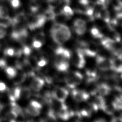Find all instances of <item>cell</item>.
I'll list each match as a JSON object with an SVG mask.
<instances>
[{
    "label": "cell",
    "mask_w": 122,
    "mask_h": 122,
    "mask_svg": "<svg viewBox=\"0 0 122 122\" xmlns=\"http://www.w3.org/2000/svg\"><path fill=\"white\" fill-rule=\"evenodd\" d=\"M50 32L53 41L59 45L64 44L71 37L70 29L63 23H55L51 28Z\"/></svg>",
    "instance_id": "6da1fadb"
},
{
    "label": "cell",
    "mask_w": 122,
    "mask_h": 122,
    "mask_svg": "<svg viewBox=\"0 0 122 122\" xmlns=\"http://www.w3.org/2000/svg\"><path fill=\"white\" fill-rule=\"evenodd\" d=\"M114 61L112 59H110L101 55L96 57V63L98 68L102 71H108L112 70Z\"/></svg>",
    "instance_id": "3957f363"
},
{
    "label": "cell",
    "mask_w": 122,
    "mask_h": 122,
    "mask_svg": "<svg viewBox=\"0 0 122 122\" xmlns=\"http://www.w3.org/2000/svg\"><path fill=\"white\" fill-rule=\"evenodd\" d=\"M111 122H122L121 117H114L111 120Z\"/></svg>",
    "instance_id": "f35d334b"
},
{
    "label": "cell",
    "mask_w": 122,
    "mask_h": 122,
    "mask_svg": "<svg viewBox=\"0 0 122 122\" xmlns=\"http://www.w3.org/2000/svg\"><path fill=\"white\" fill-rule=\"evenodd\" d=\"M83 79V75L81 72L73 71L66 75L64 81L68 88L73 89L82 82Z\"/></svg>",
    "instance_id": "7a4b0ae2"
},
{
    "label": "cell",
    "mask_w": 122,
    "mask_h": 122,
    "mask_svg": "<svg viewBox=\"0 0 122 122\" xmlns=\"http://www.w3.org/2000/svg\"><path fill=\"white\" fill-rule=\"evenodd\" d=\"M43 43V42H42L41 41L39 40L33 39V41L32 42V46L35 49H40L42 47Z\"/></svg>",
    "instance_id": "836d02e7"
},
{
    "label": "cell",
    "mask_w": 122,
    "mask_h": 122,
    "mask_svg": "<svg viewBox=\"0 0 122 122\" xmlns=\"http://www.w3.org/2000/svg\"><path fill=\"white\" fill-rule=\"evenodd\" d=\"M1 45H0V51H1Z\"/></svg>",
    "instance_id": "f6af8a7d"
},
{
    "label": "cell",
    "mask_w": 122,
    "mask_h": 122,
    "mask_svg": "<svg viewBox=\"0 0 122 122\" xmlns=\"http://www.w3.org/2000/svg\"><path fill=\"white\" fill-rule=\"evenodd\" d=\"M45 81L38 76H35L32 79L30 84V88L35 92H39L44 86Z\"/></svg>",
    "instance_id": "8fae6325"
},
{
    "label": "cell",
    "mask_w": 122,
    "mask_h": 122,
    "mask_svg": "<svg viewBox=\"0 0 122 122\" xmlns=\"http://www.w3.org/2000/svg\"><path fill=\"white\" fill-rule=\"evenodd\" d=\"M25 110L27 114L32 116H39L41 113L40 110L36 109L30 104L26 107Z\"/></svg>",
    "instance_id": "d6986e66"
},
{
    "label": "cell",
    "mask_w": 122,
    "mask_h": 122,
    "mask_svg": "<svg viewBox=\"0 0 122 122\" xmlns=\"http://www.w3.org/2000/svg\"><path fill=\"white\" fill-rule=\"evenodd\" d=\"M69 66V61L62 59H55L54 60V66L57 70L60 72L67 71Z\"/></svg>",
    "instance_id": "7c38bea8"
},
{
    "label": "cell",
    "mask_w": 122,
    "mask_h": 122,
    "mask_svg": "<svg viewBox=\"0 0 122 122\" xmlns=\"http://www.w3.org/2000/svg\"><path fill=\"white\" fill-rule=\"evenodd\" d=\"M119 3V4L120 5H122V0H117Z\"/></svg>",
    "instance_id": "7bdbcfd3"
},
{
    "label": "cell",
    "mask_w": 122,
    "mask_h": 122,
    "mask_svg": "<svg viewBox=\"0 0 122 122\" xmlns=\"http://www.w3.org/2000/svg\"><path fill=\"white\" fill-rule=\"evenodd\" d=\"M0 19L3 20L9 19L8 9L4 5H0Z\"/></svg>",
    "instance_id": "44dd1931"
},
{
    "label": "cell",
    "mask_w": 122,
    "mask_h": 122,
    "mask_svg": "<svg viewBox=\"0 0 122 122\" xmlns=\"http://www.w3.org/2000/svg\"><path fill=\"white\" fill-rule=\"evenodd\" d=\"M5 71L10 79L14 78L17 74L16 69L12 67H6L5 68Z\"/></svg>",
    "instance_id": "ffe728a7"
},
{
    "label": "cell",
    "mask_w": 122,
    "mask_h": 122,
    "mask_svg": "<svg viewBox=\"0 0 122 122\" xmlns=\"http://www.w3.org/2000/svg\"><path fill=\"white\" fill-rule=\"evenodd\" d=\"M121 79H122V74H121Z\"/></svg>",
    "instance_id": "bcb514c9"
},
{
    "label": "cell",
    "mask_w": 122,
    "mask_h": 122,
    "mask_svg": "<svg viewBox=\"0 0 122 122\" xmlns=\"http://www.w3.org/2000/svg\"><path fill=\"white\" fill-rule=\"evenodd\" d=\"M71 95L73 99L78 102L86 101L90 97V94L87 91L74 89L72 90Z\"/></svg>",
    "instance_id": "ba28073f"
},
{
    "label": "cell",
    "mask_w": 122,
    "mask_h": 122,
    "mask_svg": "<svg viewBox=\"0 0 122 122\" xmlns=\"http://www.w3.org/2000/svg\"><path fill=\"white\" fill-rule=\"evenodd\" d=\"M7 90V87L3 82L0 81V92H3Z\"/></svg>",
    "instance_id": "8d00e7d4"
},
{
    "label": "cell",
    "mask_w": 122,
    "mask_h": 122,
    "mask_svg": "<svg viewBox=\"0 0 122 122\" xmlns=\"http://www.w3.org/2000/svg\"><path fill=\"white\" fill-rule=\"evenodd\" d=\"M10 105L11 109L10 112L16 118L22 113V109L15 102H11Z\"/></svg>",
    "instance_id": "e0dca14e"
},
{
    "label": "cell",
    "mask_w": 122,
    "mask_h": 122,
    "mask_svg": "<svg viewBox=\"0 0 122 122\" xmlns=\"http://www.w3.org/2000/svg\"><path fill=\"white\" fill-rule=\"evenodd\" d=\"M111 105L115 111H122V99L120 97H115Z\"/></svg>",
    "instance_id": "ac0fdd59"
},
{
    "label": "cell",
    "mask_w": 122,
    "mask_h": 122,
    "mask_svg": "<svg viewBox=\"0 0 122 122\" xmlns=\"http://www.w3.org/2000/svg\"><path fill=\"white\" fill-rule=\"evenodd\" d=\"M30 105L33 106V107L38 109L39 110H41L42 108V105L41 103L39 102L35 101V100H32L30 102Z\"/></svg>",
    "instance_id": "d6a6232c"
},
{
    "label": "cell",
    "mask_w": 122,
    "mask_h": 122,
    "mask_svg": "<svg viewBox=\"0 0 122 122\" xmlns=\"http://www.w3.org/2000/svg\"><path fill=\"white\" fill-rule=\"evenodd\" d=\"M14 29L11 33V37L15 41L22 42L28 37V33L26 28L21 27L18 24L13 26Z\"/></svg>",
    "instance_id": "277c9868"
},
{
    "label": "cell",
    "mask_w": 122,
    "mask_h": 122,
    "mask_svg": "<svg viewBox=\"0 0 122 122\" xmlns=\"http://www.w3.org/2000/svg\"><path fill=\"white\" fill-rule=\"evenodd\" d=\"M46 20L43 14H39L32 18L28 22V27L31 30H34L43 26Z\"/></svg>",
    "instance_id": "52a82bcc"
},
{
    "label": "cell",
    "mask_w": 122,
    "mask_h": 122,
    "mask_svg": "<svg viewBox=\"0 0 122 122\" xmlns=\"http://www.w3.org/2000/svg\"><path fill=\"white\" fill-rule=\"evenodd\" d=\"M31 95V92L30 88L27 87H24L23 88H21V94L20 97H22L25 99L29 98Z\"/></svg>",
    "instance_id": "cb8c5ba5"
},
{
    "label": "cell",
    "mask_w": 122,
    "mask_h": 122,
    "mask_svg": "<svg viewBox=\"0 0 122 122\" xmlns=\"http://www.w3.org/2000/svg\"><path fill=\"white\" fill-rule=\"evenodd\" d=\"M72 63L77 68L82 69L86 64L85 56L80 48L76 50L75 55L72 57Z\"/></svg>",
    "instance_id": "8992f818"
},
{
    "label": "cell",
    "mask_w": 122,
    "mask_h": 122,
    "mask_svg": "<svg viewBox=\"0 0 122 122\" xmlns=\"http://www.w3.org/2000/svg\"><path fill=\"white\" fill-rule=\"evenodd\" d=\"M113 32L112 38H111L112 40H113L115 42H119L121 41V37L120 35L117 32L115 31L114 30L112 31Z\"/></svg>",
    "instance_id": "e575fe53"
},
{
    "label": "cell",
    "mask_w": 122,
    "mask_h": 122,
    "mask_svg": "<svg viewBox=\"0 0 122 122\" xmlns=\"http://www.w3.org/2000/svg\"><path fill=\"white\" fill-rule=\"evenodd\" d=\"M48 62V61L46 58L42 57L37 61V65L39 68H41L46 66Z\"/></svg>",
    "instance_id": "f546056e"
},
{
    "label": "cell",
    "mask_w": 122,
    "mask_h": 122,
    "mask_svg": "<svg viewBox=\"0 0 122 122\" xmlns=\"http://www.w3.org/2000/svg\"><path fill=\"white\" fill-rule=\"evenodd\" d=\"M73 28L75 32L77 35H82L86 31V21L81 19H77L73 22Z\"/></svg>",
    "instance_id": "9c48e42d"
},
{
    "label": "cell",
    "mask_w": 122,
    "mask_h": 122,
    "mask_svg": "<svg viewBox=\"0 0 122 122\" xmlns=\"http://www.w3.org/2000/svg\"><path fill=\"white\" fill-rule=\"evenodd\" d=\"M91 33L92 35L95 38L102 39L103 37V34L96 27H93L91 29Z\"/></svg>",
    "instance_id": "d4e9b609"
},
{
    "label": "cell",
    "mask_w": 122,
    "mask_h": 122,
    "mask_svg": "<svg viewBox=\"0 0 122 122\" xmlns=\"http://www.w3.org/2000/svg\"><path fill=\"white\" fill-rule=\"evenodd\" d=\"M80 122V121H77V122Z\"/></svg>",
    "instance_id": "7dc6e473"
},
{
    "label": "cell",
    "mask_w": 122,
    "mask_h": 122,
    "mask_svg": "<svg viewBox=\"0 0 122 122\" xmlns=\"http://www.w3.org/2000/svg\"><path fill=\"white\" fill-rule=\"evenodd\" d=\"M96 16L107 23H108L110 20V13L109 11L106 9V7H102L101 10L96 13Z\"/></svg>",
    "instance_id": "9a60e30c"
},
{
    "label": "cell",
    "mask_w": 122,
    "mask_h": 122,
    "mask_svg": "<svg viewBox=\"0 0 122 122\" xmlns=\"http://www.w3.org/2000/svg\"><path fill=\"white\" fill-rule=\"evenodd\" d=\"M115 42L111 38L103 37L101 40L102 45L107 50L111 51L112 52L114 51L116 49L115 48Z\"/></svg>",
    "instance_id": "4fadbf2b"
},
{
    "label": "cell",
    "mask_w": 122,
    "mask_h": 122,
    "mask_svg": "<svg viewBox=\"0 0 122 122\" xmlns=\"http://www.w3.org/2000/svg\"><path fill=\"white\" fill-rule=\"evenodd\" d=\"M16 51L12 48H8L4 51V54L6 56L12 57L15 56Z\"/></svg>",
    "instance_id": "83f0119b"
},
{
    "label": "cell",
    "mask_w": 122,
    "mask_h": 122,
    "mask_svg": "<svg viewBox=\"0 0 122 122\" xmlns=\"http://www.w3.org/2000/svg\"><path fill=\"white\" fill-rule=\"evenodd\" d=\"M54 100L64 102L69 95V92L66 88L61 87H56L51 92Z\"/></svg>",
    "instance_id": "5b68a950"
},
{
    "label": "cell",
    "mask_w": 122,
    "mask_h": 122,
    "mask_svg": "<svg viewBox=\"0 0 122 122\" xmlns=\"http://www.w3.org/2000/svg\"><path fill=\"white\" fill-rule=\"evenodd\" d=\"M107 23H108V27H109V29L112 31H113L115 30V28L118 25V22L117 20H116V19H112V20H110V21Z\"/></svg>",
    "instance_id": "f1b7e54d"
},
{
    "label": "cell",
    "mask_w": 122,
    "mask_h": 122,
    "mask_svg": "<svg viewBox=\"0 0 122 122\" xmlns=\"http://www.w3.org/2000/svg\"><path fill=\"white\" fill-rule=\"evenodd\" d=\"M43 15L45 16L46 20H54L56 14L52 9L49 8L45 10Z\"/></svg>",
    "instance_id": "7402d4cb"
},
{
    "label": "cell",
    "mask_w": 122,
    "mask_h": 122,
    "mask_svg": "<svg viewBox=\"0 0 122 122\" xmlns=\"http://www.w3.org/2000/svg\"><path fill=\"white\" fill-rule=\"evenodd\" d=\"M7 24L0 22V39H2L6 36L7 33Z\"/></svg>",
    "instance_id": "4316f807"
},
{
    "label": "cell",
    "mask_w": 122,
    "mask_h": 122,
    "mask_svg": "<svg viewBox=\"0 0 122 122\" xmlns=\"http://www.w3.org/2000/svg\"><path fill=\"white\" fill-rule=\"evenodd\" d=\"M111 91V87L107 83H102L97 85V92L102 97L108 95Z\"/></svg>",
    "instance_id": "5bb4252c"
},
{
    "label": "cell",
    "mask_w": 122,
    "mask_h": 122,
    "mask_svg": "<svg viewBox=\"0 0 122 122\" xmlns=\"http://www.w3.org/2000/svg\"><path fill=\"white\" fill-rule=\"evenodd\" d=\"M7 67V61L3 59H0V68L3 69Z\"/></svg>",
    "instance_id": "74e56055"
},
{
    "label": "cell",
    "mask_w": 122,
    "mask_h": 122,
    "mask_svg": "<svg viewBox=\"0 0 122 122\" xmlns=\"http://www.w3.org/2000/svg\"><path fill=\"white\" fill-rule=\"evenodd\" d=\"M94 122H106V120L103 119H100L95 121Z\"/></svg>",
    "instance_id": "b9f144b4"
},
{
    "label": "cell",
    "mask_w": 122,
    "mask_h": 122,
    "mask_svg": "<svg viewBox=\"0 0 122 122\" xmlns=\"http://www.w3.org/2000/svg\"><path fill=\"white\" fill-rule=\"evenodd\" d=\"M40 122H48L45 120H41V121H40Z\"/></svg>",
    "instance_id": "ee69618b"
},
{
    "label": "cell",
    "mask_w": 122,
    "mask_h": 122,
    "mask_svg": "<svg viewBox=\"0 0 122 122\" xmlns=\"http://www.w3.org/2000/svg\"><path fill=\"white\" fill-rule=\"evenodd\" d=\"M27 76V75H26L25 72H22L18 75H17V74L16 76L15 77L16 78V79H15L14 81V83L16 84H19L23 82L25 80Z\"/></svg>",
    "instance_id": "484cf974"
},
{
    "label": "cell",
    "mask_w": 122,
    "mask_h": 122,
    "mask_svg": "<svg viewBox=\"0 0 122 122\" xmlns=\"http://www.w3.org/2000/svg\"><path fill=\"white\" fill-rule=\"evenodd\" d=\"M21 51L22 54H23L26 56H30L31 53V48L27 45H24L21 49Z\"/></svg>",
    "instance_id": "4dcf8cb0"
},
{
    "label": "cell",
    "mask_w": 122,
    "mask_h": 122,
    "mask_svg": "<svg viewBox=\"0 0 122 122\" xmlns=\"http://www.w3.org/2000/svg\"><path fill=\"white\" fill-rule=\"evenodd\" d=\"M49 7L51 9H53L60 4L59 0H47Z\"/></svg>",
    "instance_id": "1f68e13d"
},
{
    "label": "cell",
    "mask_w": 122,
    "mask_h": 122,
    "mask_svg": "<svg viewBox=\"0 0 122 122\" xmlns=\"http://www.w3.org/2000/svg\"><path fill=\"white\" fill-rule=\"evenodd\" d=\"M106 104L105 100L103 97L101 95H99L94 98L90 106L92 110L96 112L99 110L103 111Z\"/></svg>",
    "instance_id": "30bf717a"
},
{
    "label": "cell",
    "mask_w": 122,
    "mask_h": 122,
    "mask_svg": "<svg viewBox=\"0 0 122 122\" xmlns=\"http://www.w3.org/2000/svg\"><path fill=\"white\" fill-rule=\"evenodd\" d=\"M10 4L13 8H17L20 7V2L19 0H10Z\"/></svg>",
    "instance_id": "d590c367"
},
{
    "label": "cell",
    "mask_w": 122,
    "mask_h": 122,
    "mask_svg": "<svg viewBox=\"0 0 122 122\" xmlns=\"http://www.w3.org/2000/svg\"><path fill=\"white\" fill-rule=\"evenodd\" d=\"M61 13L65 16L68 19L70 18L73 15V11L68 5L63 7L62 10L61 11Z\"/></svg>",
    "instance_id": "603a6c76"
},
{
    "label": "cell",
    "mask_w": 122,
    "mask_h": 122,
    "mask_svg": "<svg viewBox=\"0 0 122 122\" xmlns=\"http://www.w3.org/2000/svg\"><path fill=\"white\" fill-rule=\"evenodd\" d=\"M117 90L120 92V97L121 99H122V88L119 87Z\"/></svg>",
    "instance_id": "60d3db41"
},
{
    "label": "cell",
    "mask_w": 122,
    "mask_h": 122,
    "mask_svg": "<svg viewBox=\"0 0 122 122\" xmlns=\"http://www.w3.org/2000/svg\"><path fill=\"white\" fill-rule=\"evenodd\" d=\"M79 2L82 5L87 6L89 4L90 0H79Z\"/></svg>",
    "instance_id": "ab89813d"
},
{
    "label": "cell",
    "mask_w": 122,
    "mask_h": 122,
    "mask_svg": "<svg viewBox=\"0 0 122 122\" xmlns=\"http://www.w3.org/2000/svg\"><path fill=\"white\" fill-rule=\"evenodd\" d=\"M21 88L17 87L10 92L9 95V99L10 102H15L20 98Z\"/></svg>",
    "instance_id": "2e32d148"
}]
</instances>
